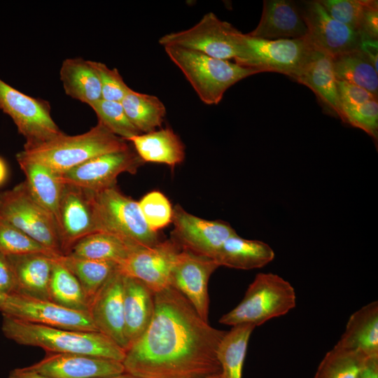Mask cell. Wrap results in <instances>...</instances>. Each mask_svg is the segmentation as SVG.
<instances>
[{
  "label": "cell",
  "mask_w": 378,
  "mask_h": 378,
  "mask_svg": "<svg viewBox=\"0 0 378 378\" xmlns=\"http://www.w3.org/2000/svg\"><path fill=\"white\" fill-rule=\"evenodd\" d=\"M148 328L126 351L125 372L137 378H202L219 374L217 351L227 331L211 326L177 290L155 293Z\"/></svg>",
  "instance_id": "1"
},
{
  "label": "cell",
  "mask_w": 378,
  "mask_h": 378,
  "mask_svg": "<svg viewBox=\"0 0 378 378\" xmlns=\"http://www.w3.org/2000/svg\"><path fill=\"white\" fill-rule=\"evenodd\" d=\"M4 335L24 346L47 353L80 354L122 362L125 350L98 331H79L43 326L2 314Z\"/></svg>",
  "instance_id": "2"
},
{
  "label": "cell",
  "mask_w": 378,
  "mask_h": 378,
  "mask_svg": "<svg viewBox=\"0 0 378 378\" xmlns=\"http://www.w3.org/2000/svg\"><path fill=\"white\" fill-rule=\"evenodd\" d=\"M127 141L97 122L89 131L74 136L62 132L31 146H24L17 160L41 164L63 174L96 156L129 148Z\"/></svg>",
  "instance_id": "3"
},
{
  "label": "cell",
  "mask_w": 378,
  "mask_h": 378,
  "mask_svg": "<svg viewBox=\"0 0 378 378\" xmlns=\"http://www.w3.org/2000/svg\"><path fill=\"white\" fill-rule=\"evenodd\" d=\"M164 48L169 58L184 74L201 101L208 105L218 104L230 87L259 73L229 60L195 50L177 46Z\"/></svg>",
  "instance_id": "4"
},
{
  "label": "cell",
  "mask_w": 378,
  "mask_h": 378,
  "mask_svg": "<svg viewBox=\"0 0 378 378\" xmlns=\"http://www.w3.org/2000/svg\"><path fill=\"white\" fill-rule=\"evenodd\" d=\"M296 304L293 286L273 273H259L247 288L241 302L223 315L219 322L226 326L262 325L286 314Z\"/></svg>",
  "instance_id": "5"
},
{
  "label": "cell",
  "mask_w": 378,
  "mask_h": 378,
  "mask_svg": "<svg viewBox=\"0 0 378 378\" xmlns=\"http://www.w3.org/2000/svg\"><path fill=\"white\" fill-rule=\"evenodd\" d=\"M93 203L99 232L115 235L135 246L150 247L161 241L158 232L147 225L138 202L116 186L93 192Z\"/></svg>",
  "instance_id": "6"
},
{
  "label": "cell",
  "mask_w": 378,
  "mask_h": 378,
  "mask_svg": "<svg viewBox=\"0 0 378 378\" xmlns=\"http://www.w3.org/2000/svg\"><path fill=\"white\" fill-rule=\"evenodd\" d=\"M0 220L23 232L57 255H63L55 217L31 195L23 181L0 192Z\"/></svg>",
  "instance_id": "7"
},
{
  "label": "cell",
  "mask_w": 378,
  "mask_h": 378,
  "mask_svg": "<svg viewBox=\"0 0 378 378\" xmlns=\"http://www.w3.org/2000/svg\"><path fill=\"white\" fill-rule=\"evenodd\" d=\"M244 35L211 12L190 29L162 36L159 43L164 47L177 46L220 59L234 60L241 52Z\"/></svg>",
  "instance_id": "8"
},
{
  "label": "cell",
  "mask_w": 378,
  "mask_h": 378,
  "mask_svg": "<svg viewBox=\"0 0 378 378\" xmlns=\"http://www.w3.org/2000/svg\"><path fill=\"white\" fill-rule=\"evenodd\" d=\"M314 50L308 39L267 40L244 35L241 52L234 63L258 71L292 77Z\"/></svg>",
  "instance_id": "9"
},
{
  "label": "cell",
  "mask_w": 378,
  "mask_h": 378,
  "mask_svg": "<svg viewBox=\"0 0 378 378\" xmlns=\"http://www.w3.org/2000/svg\"><path fill=\"white\" fill-rule=\"evenodd\" d=\"M0 109L12 118L26 139L24 146L43 143L62 132L51 117L48 102L28 96L1 78Z\"/></svg>",
  "instance_id": "10"
},
{
  "label": "cell",
  "mask_w": 378,
  "mask_h": 378,
  "mask_svg": "<svg viewBox=\"0 0 378 378\" xmlns=\"http://www.w3.org/2000/svg\"><path fill=\"white\" fill-rule=\"evenodd\" d=\"M1 313L50 327L79 331H98L88 311L69 309L48 300L34 298L18 293L6 295Z\"/></svg>",
  "instance_id": "11"
},
{
  "label": "cell",
  "mask_w": 378,
  "mask_h": 378,
  "mask_svg": "<svg viewBox=\"0 0 378 378\" xmlns=\"http://www.w3.org/2000/svg\"><path fill=\"white\" fill-rule=\"evenodd\" d=\"M172 223L171 239L182 250L214 260L225 241L237 234L228 223L200 218L178 204L173 208Z\"/></svg>",
  "instance_id": "12"
},
{
  "label": "cell",
  "mask_w": 378,
  "mask_h": 378,
  "mask_svg": "<svg viewBox=\"0 0 378 378\" xmlns=\"http://www.w3.org/2000/svg\"><path fill=\"white\" fill-rule=\"evenodd\" d=\"M144 162L130 148L92 158L60 174L64 184L98 192L116 186L122 173L135 174Z\"/></svg>",
  "instance_id": "13"
},
{
  "label": "cell",
  "mask_w": 378,
  "mask_h": 378,
  "mask_svg": "<svg viewBox=\"0 0 378 378\" xmlns=\"http://www.w3.org/2000/svg\"><path fill=\"white\" fill-rule=\"evenodd\" d=\"M313 48L332 58L359 49V34L332 18L319 1H304L300 6Z\"/></svg>",
  "instance_id": "14"
},
{
  "label": "cell",
  "mask_w": 378,
  "mask_h": 378,
  "mask_svg": "<svg viewBox=\"0 0 378 378\" xmlns=\"http://www.w3.org/2000/svg\"><path fill=\"white\" fill-rule=\"evenodd\" d=\"M57 223L63 255L82 238L99 232L93 203V192L64 184Z\"/></svg>",
  "instance_id": "15"
},
{
  "label": "cell",
  "mask_w": 378,
  "mask_h": 378,
  "mask_svg": "<svg viewBox=\"0 0 378 378\" xmlns=\"http://www.w3.org/2000/svg\"><path fill=\"white\" fill-rule=\"evenodd\" d=\"M181 251L171 238L150 247H136L118 269L123 274L140 280L156 293L169 286L170 274Z\"/></svg>",
  "instance_id": "16"
},
{
  "label": "cell",
  "mask_w": 378,
  "mask_h": 378,
  "mask_svg": "<svg viewBox=\"0 0 378 378\" xmlns=\"http://www.w3.org/2000/svg\"><path fill=\"white\" fill-rule=\"evenodd\" d=\"M218 267L219 266L214 259L181 249L169 278V286L179 291L198 314L207 321L208 284L210 276Z\"/></svg>",
  "instance_id": "17"
},
{
  "label": "cell",
  "mask_w": 378,
  "mask_h": 378,
  "mask_svg": "<svg viewBox=\"0 0 378 378\" xmlns=\"http://www.w3.org/2000/svg\"><path fill=\"white\" fill-rule=\"evenodd\" d=\"M123 283L124 274L117 269L92 298L88 312L97 330L126 351Z\"/></svg>",
  "instance_id": "18"
},
{
  "label": "cell",
  "mask_w": 378,
  "mask_h": 378,
  "mask_svg": "<svg viewBox=\"0 0 378 378\" xmlns=\"http://www.w3.org/2000/svg\"><path fill=\"white\" fill-rule=\"evenodd\" d=\"M28 368L50 378H100L125 372L121 361L80 354L48 353Z\"/></svg>",
  "instance_id": "19"
},
{
  "label": "cell",
  "mask_w": 378,
  "mask_h": 378,
  "mask_svg": "<svg viewBox=\"0 0 378 378\" xmlns=\"http://www.w3.org/2000/svg\"><path fill=\"white\" fill-rule=\"evenodd\" d=\"M267 40L304 38L307 29L300 6L288 0H265L257 27L246 34Z\"/></svg>",
  "instance_id": "20"
},
{
  "label": "cell",
  "mask_w": 378,
  "mask_h": 378,
  "mask_svg": "<svg viewBox=\"0 0 378 378\" xmlns=\"http://www.w3.org/2000/svg\"><path fill=\"white\" fill-rule=\"evenodd\" d=\"M291 78L310 88L329 110L342 119L337 79L330 56L314 48Z\"/></svg>",
  "instance_id": "21"
},
{
  "label": "cell",
  "mask_w": 378,
  "mask_h": 378,
  "mask_svg": "<svg viewBox=\"0 0 378 378\" xmlns=\"http://www.w3.org/2000/svg\"><path fill=\"white\" fill-rule=\"evenodd\" d=\"M154 298L155 293L142 281L124 274V324L127 349L150 324L155 309Z\"/></svg>",
  "instance_id": "22"
},
{
  "label": "cell",
  "mask_w": 378,
  "mask_h": 378,
  "mask_svg": "<svg viewBox=\"0 0 378 378\" xmlns=\"http://www.w3.org/2000/svg\"><path fill=\"white\" fill-rule=\"evenodd\" d=\"M56 258L45 253L8 256L15 279V293L49 300L48 285Z\"/></svg>",
  "instance_id": "23"
},
{
  "label": "cell",
  "mask_w": 378,
  "mask_h": 378,
  "mask_svg": "<svg viewBox=\"0 0 378 378\" xmlns=\"http://www.w3.org/2000/svg\"><path fill=\"white\" fill-rule=\"evenodd\" d=\"M360 352L366 357L378 356V302L373 301L354 312L335 345Z\"/></svg>",
  "instance_id": "24"
},
{
  "label": "cell",
  "mask_w": 378,
  "mask_h": 378,
  "mask_svg": "<svg viewBox=\"0 0 378 378\" xmlns=\"http://www.w3.org/2000/svg\"><path fill=\"white\" fill-rule=\"evenodd\" d=\"M135 152L144 162L167 164L174 167L185 158V147L169 127L141 133L130 138Z\"/></svg>",
  "instance_id": "25"
},
{
  "label": "cell",
  "mask_w": 378,
  "mask_h": 378,
  "mask_svg": "<svg viewBox=\"0 0 378 378\" xmlns=\"http://www.w3.org/2000/svg\"><path fill=\"white\" fill-rule=\"evenodd\" d=\"M274 256L273 249L267 243L235 234L225 241L214 260L219 267L248 270L267 265Z\"/></svg>",
  "instance_id": "26"
},
{
  "label": "cell",
  "mask_w": 378,
  "mask_h": 378,
  "mask_svg": "<svg viewBox=\"0 0 378 378\" xmlns=\"http://www.w3.org/2000/svg\"><path fill=\"white\" fill-rule=\"evenodd\" d=\"M59 76L65 93L73 99L89 106L102 99L99 78L91 60L66 59Z\"/></svg>",
  "instance_id": "27"
},
{
  "label": "cell",
  "mask_w": 378,
  "mask_h": 378,
  "mask_svg": "<svg viewBox=\"0 0 378 378\" xmlns=\"http://www.w3.org/2000/svg\"><path fill=\"white\" fill-rule=\"evenodd\" d=\"M17 161L26 177L24 181L31 195L56 220L64 187L60 174L39 163Z\"/></svg>",
  "instance_id": "28"
},
{
  "label": "cell",
  "mask_w": 378,
  "mask_h": 378,
  "mask_svg": "<svg viewBox=\"0 0 378 378\" xmlns=\"http://www.w3.org/2000/svg\"><path fill=\"white\" fill-rule=\"evenodd\" d=\"M136 247L140 246H132L112 234L97 232L78 241L67 255L113 262L119 266Z\"/></svg>",
  "instance_id": "29"
},
{
  "label": "cell",
  "mask_w": 378,
  "mask_h": 378,
  "mask_svg": "<svg viewBox=\"0 0 378 378\" xmlns=\"http://www.w3.org/2000/svg\"><path fill=\"white\" fill-rule=\"evenodd\" d=\"M254 328L253 325L239 324L227 331L217 351L219 378H242L248 344Z\"/></svg>",
  "instance_id": "30"
},
{
  "label": "cell",
  "mask_w": 378,
  "mask_h": 378,
  "mask_svg": "<svg viewBox=\"0 0 378 378\" xmlns=\"http://www.w3.org/2000/svg\"><path fill=\"white\" fill-rule=\"evenodd\" d=\"M132 124L141 133H148L162 126L166 108L161 100L151 94L131 89L120 102Z\"/></svg>",
  "instance_id": "31"
},
{
  "label": "cell",
  "mask_w": 378,
  "mask_h": 378,
  "mask_svg": "<svg viewBox=\"0 0 378 378\" xmlns=\"http://www.w3.org/2000/svg\"><path fill=\"white\" fill-rule=\"evenodd\" d=\"M332 66L337 80L358 85L377 98V71L359 49L333 57Z\"/></svg>",
  "instance_id": "32"
},
{
  "label": "cell",
  "mask_w": 378,
  "mask_h": 378,
  "mask_svg": "<svg viewBox=\"0 0 378 378\" xmlns=\"http://www.w3.org/2000/svg\"><path fill=\"white\" fill-rule=\"evenodd\" d=\"M59 257L54 261L49 281V300L69 309L88 312L89 300L80 284Z\"/></svg>",
  "instance_id": "33"
},
{
  "label": "cell",
  "mask_w": 378,
  "mask_h": 378,
  "mask_svg": "<svg viewBox=\"0 0 378 378\" xmlns=\"http://www.w3.org/2000/svg\"><path fill=\"white\" fill-rule=\"evenodd\" d=\"M59 260L77 278L89 300V304L109 276L118 269V265L113 262L90 260L71 255H61Z\"/></svg>",
  "instance_id": "34"
},
{
  "label": "cell",
  "mask_w": 378,
  "mask_h": 378,
  "mask_svg": "<svg viewBox=\"0 0 378 378\" xmlns=\"http://www.w3.org/2000/svg\"><path fill=\"white\" fill-rule=\"evenodd\" d=\"M367 358L360 352L334 346L320 362L314 378H358Z\"/></svg>",
  "instance_id": "35"
},
{
  "label": "cell",
  "mask_w": 378,
  "mask_h": 378,
  "mask_svg": "<svg viewBox=\"0 0 378 378\" xmlns=\"http://www.w3.org/2000/svg\"><path fill=\"white\" fill-rule=\"evenodd\" d=\"M90 106L95 112L98 121L116 136L127 141L141 134L127 118L120 102L101 99Z\"/></svg>",
  "instance_id": "36"
},
{
  "label": "cell",
  "mask_w": 378,
  "mask_h": 378,
  "mask_svg": "<svg viewBox=\"0 0 378 378\" xmlns=\"http://www.w3.org/2000/svg\"><path fill=\"white\" fill-rule=\"evenodd\" d=\"M0 253L6 256L28 253H45L55 257L59 256L23 232L1 220Z\"/></svg>",
  "instance_id": "37"
},
{
  "label": "cell",
  "mask_w": 378,
  "mask_h": 378,
  "mask_svg": "<svg viewBox=\"0 0 378 378\" xmlns=\"http://www.w3.org/2000/svg\"><path fill=\"white\" fill-rule=\"evenodd\" d=\"M138 203L147 225L153 231L158 232L172 223L174 207L162 192H149Z\"/></svg>",
  "instance_id": "38"
},
{
  "label": "cell",
  "mask_w": 378,
  "mask_h": 378,
  "mask_svg": "<svg viewBox=\"0 0 378 378\" xmlns=\"http://www.w3.org/2000/svg\"><path fill=\"white\" fill-rule=\"evenodd\" d=\"M342 120L358 127L372 136L376 141L378 137V102L369 100L356 106H342Z\"/></svg>",
  "instance_id": "39"
},
{
  "label": "cell",
  "mask_w": 378,
  "mask_h": 378,
  "mask_svg": "<svg viewBox=\"0 0 378 378\" xmlns=\"http://www.w3.org/2000/svg\"><path fill=\"white\" fill-rule=\"evenodd\" d=\"M368 1L319 0V2L332 18L358 33Z\"/></svg>",
  "instance_id": "40"
},
{
  "label": "cell",
  "mask_w": 378,
  "mask_h": 378,
  "mask_svg": "<svg viewBox=\"0 0 378 378\" xmlns=\"http://www.w3.org/2000/svg\"><path fill=\"white\" fill-rule=\"evenodd\" d=\"M91 62L99 78L102 99L120 102L130 88L118 69H110L99 62L91 60Z\"/></svg>",
  "instance_id": "41"
},
{
  "label": "cell",
  "mask_w": 378,
  "mask_h": 378,
  "mask_svg": "<svg viewBox=\"0 0 378 378\" xmlns=\"http://www.w3.org/2000/svg\"><path fill=\"white\" fill-rule=\"evenodd\" d=\"M337 88L341 106H356L377 99L368 90L348 82L337 80Z\"/></svg>",
  "instance_id": "42"
},
{
  "label": "cell",
  "mask_w": 378,
  "mask_h": 378,
  "mask_svg": "<svg viewBox=\"0 0 378 378\" xmlns=\"http://www.w3.org/2000/svg\"><path fill=\"white\" fill-rule=\"evenodd\" d=\"M359 35H364L374 39L378 38V4L377 1L368 0L364 10L358 31Z\"/></svg>",
  "instance_id": "43"
},
{
  "label": "cell",
  "mask_w": 378,
  "mask_h": 378,
  "mask_svg": "<svg viewBox=\"0 0 378 378\" xmlns=\"http://www.w3.org/2000/svg\"><path fill=\"white\" fill-rule=\"evenodd\" d=\"M15 276L8 256L0 253V293L8 295L15 293Z\"/></svg>",
  "instance_id": "44"
},
{
  "label": "cell",
  "mask_w": 378,
  "mask_h": 378,
  "mask_svg": "<svg viewBox=\"0 0 378 378\" xmlns=\"http://www.w3.org/2000/svg\"><path fill=\"white\" fill-rule=\"evenodd\" d=\"M360 36L359 50L368 58L375 70H377L378 41L364 35Z\"/></svg>",
  "instance_id": "45"
},
{
  "label": "cell",
  "mask_w": 378,
  "mask_h": 378,
  "mask_svg": "<svg viewBox=\"0 0 378 378\" xmlns=\"http://www.w3.org/2000/svg\"><path fill=\"white\" fill-rule=\"evenodd\" d=\"M358 378H378V356L366 359Z\"/></svg>",
  "instance_id": "46"
},
{
  "label": "cell",
  "mask_w": 378,
  "mask_h": 378,
  "mask_svg": "<svg viewBox=\"0 0 378 378\" xmlns=\"http://www.w3.org/2000/svg\"><path fill=\"white\" fill-rule=\"evenodd\" d=\"M8 378H50L36 372L28 367L16 368L11 370Z\"/></svg>",
  "instance_id": "47"
},
{
  "label": "cell",
  "mask_w": 378,
  "mask_h": 378,
  "mask_svg": "<svg viewBox=\"0 0 378 378\" xmlns=\"http://www.w3.org/2000/svg\"><path fill=\"white\" fill-rule=\"evenodd\" d=\"M8 168L5 161L0 158V186H1L7 178Z\"/></svg>",
  "instance_id": "48"
},
{
  "label": "cell",
  "mask_w": 378,
  "mask_h": 378,
  "mask_svg": "<svg viewBox=\"0 0 378 378\" xmlns=\"http://www.w3.org/2000/svg\"><path fill=\"white\" fill-rule=\"evenodd\" d=\"M100 378H137L129 373L124 372L120 374L110 376V377H100Z\"/></svg>",
  "instance_id": "49"
},
{
  "label": "cell",
  "mask_w": 378,
  "mask_h": 378,
  "mask_svg": "<svg viewBox=\"0 0 378 378\" xmlns=\"http://www.w3.org/2000/svg\"><path fill=\"white\" fill-rule=\"evenodd\" d=\"M6 295L0 293V312H1L3 305L4 304Z\"/></svg>",
  "instance_id": "50"
},
{
  "label": "cell",
  "mask_w": 378,
  "mask_h": 378,
  "mask_svg": "<svg viewBox=\"0 0 378 378\" xmlns=\"http://www.w3.org/2000/svg\"><path fill=\"white\" fill-rule=\"evenodd\" d=\"M202 378H219V374L210 375Z\"/></svg>",
  "instance_id": "51"
}]
</instances>
